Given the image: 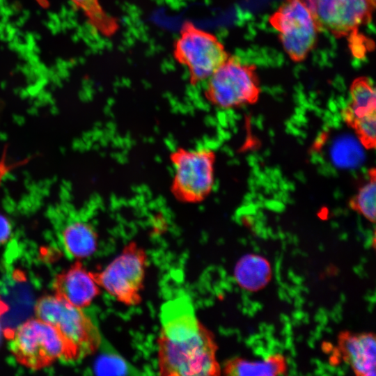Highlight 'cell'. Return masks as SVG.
Here are the masks:
<instances>
[{"instance_id":"cell-1","label":"cell","mask_w":376,"mask_h":376,"mask_svg":"<svg viewBox=\"0 0 376 376\" xmlns=\"http://www.w3.org/2000/svg\"><path fill=\"white\" fill-rule=\"evenodd\" d=\"M157 365L164 376H217L214 334L196 316L190 297L180 295L164 303L159 313Z\"/></svg>"},{"instance_id":"cell-2","label":"cell","mask_w":376,"mask_h":376,"mask_svg":"<svg viewBox=\"0 0 376 376\" xmlns=\"http://www.w3.org/2000/svg\"><path fill=\"white\" fill-rule=\"evenodd\" d=\"M34 311L36 318L52 324L61 334L68 348V361L82 359L100 347L98 327L83 308L54 295L39 298Z\"/></svg>"},{"instance_id":"cell-3","label":"cell","mask_w":376,"mask_h":376,"mask_svg":"<svg viewBox=\"0 0 376 376\" xmlns=\"http://www.w3.org/2000/svg\"><path fill=\"white\" fill-rule=\"evenodd\" d=\"M173 167L170 191L178 201L197 204L212 193L215 183L216 153L208 147H179L170 152Z\"/></svg>"},{"instance_id":"cell-4","label":"cell","mask_w":376,"mask_h":376,"mask_svg":"<svg viewBox=\"0 0 376 376\" xmlns=\"http://www.w3.org/2000/svg\"><path fill=\"white\" fill-rule=\"evenodd\" d=\"M8 348L20 365L31 370L45 368L58 359L68 361L69 358L67 344L61 334L36 317L11 331Z\"/></svg>"},{"instance_id":"cell-5","label":"cell","mask_w":376,"mask_h":376,"mask_svg":"<svg viewBox=\"0 0 376 376\" xmlns=\"http://www.w3.org/2000/svg\"><path fill=\"white\" fill-rule=\"evenodd\" d=\"M173 55L187 69L189 81L194 86L205 82L229 56L215 35L189 21L180 28Z\"/></svg>"},{"instance_id":"cell-6","label":"cell","mask_w":376,"mask_h":376,"mask_svg":"<svg viewBox=\"0 0 376 376\" xmlns=\"http://www.w3.org/2000/svg\"><path fill=\"white\" fill-rule=\"evenodd\" d=\"M148 255L135 242H130L104 269L91 272L97 285L118 302L136 306L142 301Z\"/></svg>"},{"instance_id":"cell-7","label":"cell","mask_w":376,"mask_h":376,"mask_svg":"<svg viewBox=\"0 0 376 376\" xmlns=\"http://www.w3.org/2000/svg\"><path fill=\"white\" fill-rule=\"evenodd\" d=\"M255 70L254 65L228 56L205 81V100L212 106L226 110L255 103L260 94Z\"/></svg>"},{"instance_id":"cell-8","label":"cell","mask_w":376,"mask_h":376,"mask_svg":"<svg viewBox=\"0 0 376 376\" xmlns=\"http://www.w3.org/2000/svg\"><path fill=\"white\" fill-rule=\"evenodd\" d=\"M269 22L292 60L303 61L313 48L320 30L308 0H285Z\"/></svg>"},{"instance_id":"cell-9","label":"cell","mask_w":376,"mask_h":376,"mask_svg":"<svg viewBox=\"0 0 376 376\" xmlns=\"http://www.w3.org/2000/svg\"><path fill=\"white\" fill-rule=\"evenodd\" d=\"M319 30L336 37L355 34L357 28L371 19V0H308Z\"/></svg>"},{"instance_id":"cell-10","label":"cell","mask_w":376,"mask_h":376,"mask_svg":"<svg viewBox=\"0 0 376 376\" xmlns=\"http://www.w3.org/2000/svg\"><path fill=\"white\" fill-rule=\"evenodd\" d=\"M54 295L72 306L84 308L100 295V286L79 260L58 273L54 279Z\"/></svg>"},{"instance_id":"cell-11","label":"cell","mask_w":376,"mask_h":376,"mask_svg":"<svg viewBox=\"0 0 376 376\" xmlns=\"http://www.w3.org/2000/svg\"><path fill=\"white\" fill-rule=\"evenodd\" d=\"M338 346L343 359L357 376H375L376 340L373 332L342 331Z\"/></svg>"},{"instance_id":"cell-12","label":"cell","mask_w":376,"mask_h":376,"mask_svg":"<svg viewBox=\"0 0 376 376\" xmlns=\"http://www.w3.org/2000/svg\"><path fill=\"white\" fill-rule=\"evenodd\" d=\"M59 242L70 258L80 260L92 256L97 247V233L86 220H67L59 228Z\"/></svg>"},{"instance_id":"cell-13","label":"cell","mask_w":376,"mask_h":376,"mask_svg":"<svg viewBox=\"0 0 376 376\" xmlns=\"http://www.w3.org/2000/svg\"><path fill=\"white\" fill-rule=\"evenodd\" d=\"M350 100L343 111L347 123L353 129L362 124L376 122V95L367 77L356 79L350 89Z\"/></svg>"},{"instance_id":"cell-14","label":"cell","mask_w":376,"mask_h":376,"mask_svg":"<svg viewBox=\"0 0 376 376\" xmlns=\"http://www.w3.org/2000/svg\"><path fill=\"white\" fill-rule=\"evenodd\" d=\"M237 285L243 290L256 292L264 289L272 277L269 261L256 253H246L236 263L233 271Z\"/></svg>"},{"instance_id":"cell-15","label":"cell","mask_w":376,"mask_h":376,"mask_svg":"<svg viewBox=\"0 0 376 376\" xmlns=\"http://www.w3.org/2000/svg\"><path fill=\"white\" fill-rule=\"evenodd\" d=\"M288 368L285 357L281 353H274L258 361L232 358L224 363L221 371L224 375L231 376H275L286 375Z\"/></svg>"},{"instance_id":"cell-16","label":"cell","mask_w":376,"mask_h":376,"mask_svg":"<svg viewBox=\"0 0 376 376\" xmlns=\"http://www.w3.org/2000/svg\"><path fill=\"white\" fill-rule=\"evenodd\" d=\"M72 1L84 13L91 26L104 36H112L118 31V20L104 10L100 0Z\"/></svg>"},{"instance_id":"cell-17","label":"cell","mask_w":376,"mask_h":376,"mask_svg":"<svg viewBox=\"0 0 376 376\" xmlns=\"http://www.w3.org/2000/svg\"><path fill=\"white\" fill-rule=\"evenodd\" d=\"M375 170L371 169L366 183L350 201V207L370 222L375 221Z\"/></svg>"},{"instance_id":"cell-18","label":"cell","mask_w":376,"mask_h":376,"mask_svg":"<svg viewBox=\"0 0 376 376\" xmlns=\"http://www.w3.org/2000/svg\"><path fill=\"white\" fill-rule=\"evenodd\" d=\"M94 370L99 375H137V370L111 347L97 357Z\"/></svg>"},{"instance_id":"cell-19","label":"cell","mask_w":376,"mask_h":376,"mask_svg":"<svg viewBox=\"0 0 376 376\" xmlns=\"http://www.w3.org/2000/svg\"><path fill=\"white\" fill-rule=\"evenodd\" d=\"M12 233V226L8 219L0 214V245L6 243Z\"/></svg>"},{"instance_id":"cell-20","label":"cell","mask_w":376,"mask_h":376,"mask_svg":"<svg viewBox=\"0 0 376 376\" xmlns=\"http://www.w3.org/2000/svg\"><path fill=\"white\" fill-rule=\"evenodd\" d=\"M7 304L0 299V343L3 336V316L8 311Z\"/></svg>"},{"instance_id":"cell-21","label":"cell","mask_w":376,"mask_h":376,"mask_svg":"<svg viewBox=\"0 0 376 376\" xmlns=\"http://www.w3.org/2000/svg\"><path fill=\"white\" fill-rule=\"evenodd\" d=\"M373 3H375V0H371Z\"/></svg>"}]
</instances>
